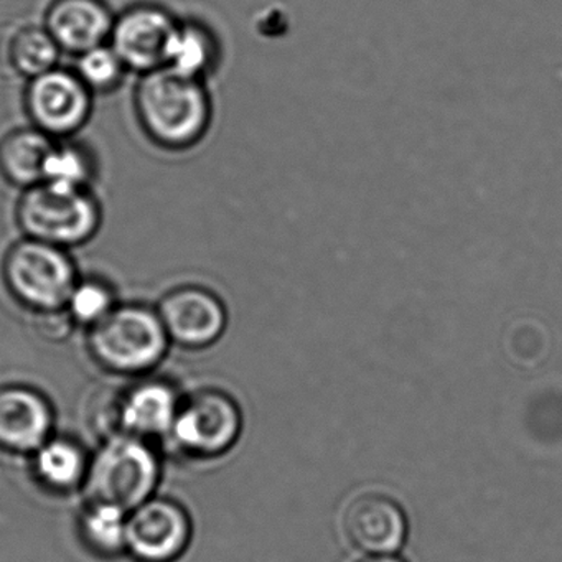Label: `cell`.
<instances>
[{
  "instance_id": "1",
  "label": "cell",
  "mask_w": 562,
  "mask_h": 562,
  "mask_svg": "<svg viewBox=\"0 0 562 562\" xmlns=\"http://www.w3.org/2000/svg\"><path fill=\"white\" fill-rule=\"evenodd\" d=\"M134 113L150 143L183 153L195 147L212 126L213 103L205 81L190 80L159 68L140 75L134 90Z\"/></svg>"
},
{
  "instance_id": "2",
  "label": "cell",
  "mask_w": 562,
  "mask_h": 562,
  "mask_svg": "<svg viewBox=\"0 0 562 562\" xmlns=\"http://www.w3.org/2000/svg\"><path fill=\"white\" fill-rule=\"evenodd\" d=\"M87 347L103 370L144 378L162 363L172 341L156 307L120 302L108 317L87 330Z\"/></svg>"
},
{
  "instance_id": "3",
  "label": "cell",
  "mask_w": 562,
  "mask_h": 562,
  "mask_svg": "<svg viewBox=\"0 0 562 562\" xmlns=\"http://www.w3.org/2000/svg\"><path fill=\"white\" fill-rule=\"evenodd\" d=\"M162 462L149 440L111 434L88 462L83 488L87 502L108 503L131 512L157 495Z\"/></svg>"
},
{
  "instance_id": "4",
  "label": "cell",
  "mask_w": 562,
  "mask_h": 562,
  "mask_svg": "<svg viewBox=\"0 0 562 562\" xmlns=\"http://www.w3.org/2000/svg\"><path fill=\"white\" fill-rule=\"evenodd\" d=\"M80 276L68 249L25 236L9 246L0 265V278L12 301L38 317L64 314Z\"/></svg>"
},
{
  "instance_id": "5",
  "label": "cell",
  "mask_w": 562,
  "mask_h": 562,
  "mask_svg": "<svg viewBox=\"0 0 562 562\" xmlns=\"http://www.w3.org/2000/svg\"><path fill=\"white\" fill-rule=\"evenodd\" d=\"M15 223L25 238L57 248H81L103 225V206L93 190H68L38 183L22 190Z\"/></svg>"
},
{
  "instance_id": "6",
  "label": "cell",
  "mask_w": 562,
  "mask_h": 562,
  "mask_svg": "<svg viewBox=\"0 0 562 562\" xmlns=\"http://www.w3.org/2000/svg\"><path fill=\"white\" fill-rule=\"evenodd\" d=\"M241 426V411L232 396L202 390L183 397L167 440L186 456L215 459L235 446Z\"/></svg>"
},
{
  "instance_id": "7",
  "label": "cell",
  "mask_w": 562,
  "mask_h": 562,
  "mask_svg": "<svg viewBox=\"0 0 562 562\" xmlns=\"http://www.w3.org/2000/svg\"><path fill=\"white\" fill-rule=\"evenodd\" d=\"M94 94L85 87L74 68L57 67L27 81L24 110L29 123L52 139L77 136L93 114Z\"/></svg>"
},
{
  "instance_id": "8",
  "label": "cell",
  "mask_w": 562,
  "mask_h": 562,
  "mask_svg": "<svg viewBox=\"0 0 562 562\" xmlns=\"http://www.w3.org/2000/svg\"><path fill=\"white\" fill-rule=\"evenodd\" d=\"M189 513L176 499L154 495L127 515L126 554L136 562H176L192 541Z\"/></svg>"
},
{
  "instance_id": "9",
  "label": "cell",
  "mask_w": 562,
  "mask_h": 562,
  "mask_svg": "<svg viewBox=\"0 0 562 562\" xmlns=\"http://www.w3.org/2000/svg\"><path fill=\"white\" fill-rule=\"evenodd\" d=\"M172 345L203 350L225 334L228 312L222 299L196 284L170 289L156 305Z\"/></svg>"
},
{
  "instance_id": "10",
  "label": "cell",
  "mask_w": 562,
  "mask_h": 562,
  "mask_svg": "<svg viewBox=\"0 0 562 562\" xmlns=\"http://www.w3.org/2000/svg\"><path fill=\"white\" fill-rule=\"evenodd\" d=\"M179 19L162 5H130L114 18L108 44L120 55L130 74L146 75L166 65L170 35Z\"/></svg>"
},
{
  "instance_id": "11",
  "label": "cell",
  "mask_w": 562,
  "mask_h": 562,
  "mask_svg": "<svg viewBox=\"0 0 562 562\" xmlns=\"http://www.w3.org/2000/svg\"><path fill=\"white\" fill-rule=\"evenodd\" d=\"M182 400L169 381L154 378L136 381L110 407L108 436L130 434L149 442L167 440Z\"/></svg>"
},
{
  "instance_id": "12",
  "label": "cell",
  "mask_w": 562,
  "mask_h": 562,
  "mask_svg": "<svg viewBox=\"0 0 562 562\" xmlns=\"http://www.w3.org/2000/svg\"><path fill=\"white\" fill-rule=\"evenodd\" d=\"M54 430V406L41 391L24 384L0 387V449L31 456Z\"/></svg>"
},
{
  "instance_id": "13",
  "label": "cell",
  "mask_w": 562,
  "mask_h": 562,
  "mask_svg": "<svg viewBox=\"0 0 562 562\" xmlns=\"http://www.w3.org/2000/svg\"><path fill=\"white\" fill-rule=\"evenodd\" d=\"M114 18L104 0H52L44 27L64 54L78 57L110 42Z\"/></svg>"
},
{
  "instance_id": "14",
  "label": "cell",
  "mask_w": 562,
  "mask_h": 562,
  "mask_svg": "<svg viewBox=\"0 0 562 562\" xmlns=\"http://www.w3.org/2000/svg\"><path fill=\"white\" fill-rule=\"evenodd\" d=\"M344 528L357 548L373 554L397 551L407 535L403 509L380 493L357 496L345 509Z\"/></svg>"
},
{
  "instance_id": "15",
  "label": "cell",
  "mask_w": 562,
  "mask_h": 562,
  "mask_svg": "<svg viewBox=\"0 0 562 562\" xmlns=\"http://www.w3.org/2000/svg\"><path fill=\"white\" fill-rule=\"evenodd\" d=\"M54 143L55 139L32 124L9 131L0 139V177L21 192L38 186Z\"/></svg>"
},
{
  "instance_id": "16",
  "label": "cell",
  "mask_w": 562,
  "mask_h": 562,
  "mask_svg": "<svg viewBox=\"0 0 562 562\" xmlns=\"http://www.w3.org/2000/svg\"><path fill=\"white\" fill-rule=\"evenodd\" d=\"M220 61V44L209 25L195 19H179L170 35L166 65L173 74L205 81Z\"/></svg>"
},
{
  "instance_id": "17",
  "label": "cell",
  "mask_w": 562,
  "mask_h": 562,
  "mask_svg": "<svg viewBox=\"0 0 562 562\" xmlns=\"http://www.w3.org/2000/svg\"><path fill=\"white\" fill-rule=\"evenodd\" d=\"M29 457L35 480L50 492L68 493L83 486L90 457L74 439L54 434Z\"/></svg>"
},
{
  "instance_id": "18",
  "label": "cell",
  "mask_w": 562,
  "mask_h": 562,
  "mask_svg": "<svg viewBox=\"0 0 562 562\" xmlns=\"http://www.w3.org/2000/svg\"><path fill=\"white\" fill-rule=\"evenodd\" d=\"M64 52L44 25H24L11 35L5 58L11 70L25 81L60 67Z\"/></svg>"
},
{
  "instance_id": "19",
  "label": "cell",
  "mask_w": 562,
  "mask_h": 562,
  "mask_svg": "<svg viewBox=\"0 0 562 562\" xmlns=\"http://www.w3.org/2000/svg\"><path fill=\"white\" fill-rule=\"evenodd\" d=\"M98 162L93 150L80 140L55 139L44 166L42 183L68 190H93Z\"/></svg>"
},
{
  "instance_id": "20",
  "label": "cell",
  "mask_w": 562,
  "mask_h": 562,
  "mask_svg": "<svg viewBox=\"0 0 562 562\" xmlns=\"http://www.w3.org/2000/svg\"><path fill=\"white\" fill-rule=\"evenodd\" d=\"M127 515L120 506L87 502L78 521L81 541L101 558L126 554Z\"/></svg>"
},
{
  "instance_id": "21",
  "label": "cell",
  "mask_w": 562,
  "mask_h": 562,
  "mask_svg": "<svg viewBox=\"0 0 562 562\" xmlns=\"http://www.w3.org/2000/svg\"><path fill=\"white\" fill-rule=\"evenodd\" d=\"M120 304L116 289L100 276H80L68 295L64 314L75 327L90 330Z\"/></svg>"
},
{
  "instance_id": "22",
  "label": "cell",
  "mask_w": 562,
  "mask_h": 562,
  "mask_svg": "<svg viewBox=\"0 0 562 562\" xmlns=\"http://www.w3.org/2000/svg\"><path fill=\"white\" fill-rule=\"evenodd\" d=\"M75 60H77L74 67L75 74L94 97L120 90L121 85L130 75L126 65L110 44L91 48V50L75 57Z\"/></svg>"
},
{
  "instance_id": "23",
  "label": "cell",
  "mask_w": 562,
  "mask_h": 562,
  "mask_svg": "<svg viewBox=\"0 0 562 562\" xmlns=\"http://www.w3.org/2000/svg\"><path fill=\"white\" fill-rule=\"evenodd\" d=\"M360 562H403L401 559L390 558V555H376V558L363 559Z\"/></svg>"
}]
</instances>
